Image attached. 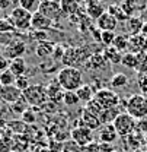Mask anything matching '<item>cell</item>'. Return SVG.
<instances>
[{
  "mask_svg": "<svg viewBox=\"0 0 147 152\" xmlns=\"http://www.w3.org/2000/svg\"><path fill=\"white\" fill-rule=\"evenodd\" d=\"M57 80L64 91L76 92L83 85V72L77 67H63L57 75Z\"/></svg>",
  "mask_w": 147,
  "mask_h": 152,
  "instance_id": "obj_1",
  "label": "cell"
},
{
  "mask_svg": "<svg viewBox=\"0 0 147 152\" xmlns=\"http://www.w3.org/2000/svg\"><path fill=\"white\" fill-rule=\"evenodd\" d=\"M121 64L127 69H134L135 70V66H137V54L134 53H125L122 54V60H121Z\"/></svg>",
  "mask_w": 147,
  "mask_h": 152,
  "instance_id": "obj_28",
  "label": "cell"
},
{
  "mask_svg": "<svg viewBox=\"0 0 147 152\" xmlns=\"http://www.w3.org/2000/svg\"><path fill=\"white\" fill-rule=\"evenodd\" d=\"M63 102L67 107H73V105H77L80 102V99H79V96H77L76 92H73V91H66L64 98H63Z\"/></svg>",
  "mask_w": 147,
  "mask_h": 152,
  "instance_id": "obj_34",
  "label": "cell"
},
{
  "mask_svg": "<svg viewBox=\"0 0 147 152\" xmlns=\"http://www.w3.org/2000/svg\"><path fill=\"white\" fill-rule=\"evenodd\" d=\"M22 95H23L22 91H19L15 85H12V86H1L0 85V101H3L6 104L12 105L13 102L18 101Z\"/></svg>",
  "mask_w": 147,
  "mask_h": 152,
  "instance_id": "obj_13",
  "label": "cell"
},
{
  "mask_svg": "<svg viewBox=\"0 0 147 152\" xmlns=\"http://www.w3.org/2000/svg\"><path fill=\"white\" fill-rule=\"evenodd\" d=\"M137 86H138L141 95L147 94V75H140L137 77Z\"/></svg>",
  "mask_w": 147,
  "mask_h": 152,
  "instance_id": "obj_41",
  "label": "cell"
},
{
  "mask_svg": "<svg viewBox=\"0 0 147 152\" xmlns=\"http://www.w3.org/2000/svg\"><path fill=\"white\" fill-rule=\"evenodd\" d=\"M125 113H128L133 118L143 120L147 118V99L141 94H133L125 101Z\"/></svg>",
  "mask_w": 147,
  "mask_h": 152,
  "instance_id": "obj_2",
  "label": "cell"
},
{
  "mask_svg": "<svg viewBox=\"0 0 147 152\" xmlns=\"http://www.w3.org/2000/svg\"><path fill=\"white\" fill-rule=\"evenodd\" d=\"M96 26H98V29L102 32V31H111V32H114L115 31V28L118 26V20L115 16H112L109 12H105V13H102L99 18L96 19V23H95Z\"/></svg>",
  "mask_w": 147,
  "mask_h": 152,
  "instance_id": "obj_11",
  "label": "cell"
},
{
  "mask_svg": "<svg viewBox=\"0 0 147 152\" xmlns=\"http://www.w3.org/2000/svg\"><path fill=\"white\" fill-rule=\"evenodd\" d=\"M9 66H10V60L4 56V54H0V73L4 72V70H7Z\"/></svg>",
  "mask_w": 147,
  "mask_h": 152,
  "instance_id": "obj_44",
  "label": "cell"
},
{
  "mask_svg": "<svg viewBox=\"0 0 147 152\" xmlns=\"http://www.w3.org/2000/svg\"><path fill=\"white\" fill-rule=\"evenodd\" d=\"M128 50H130V53H134V54L147 53V38L144 35H141V34L130 35Z\"/></svg>",
  "mask_w": 147,
  "mask_h": 152,
  "instance_id": "obj_12",
  "label": "cell"
},
{
  "mask_svg": "<svg viewBox=\"0 0 147 152\" xmlns=\"http://www.w3.org/2000/svg\"><path fill=\"white\" fill-rule=\"evenodd\" d=\"M128 41H130L128 35H124V34H117V37H115V39H114L112 47H115L118 51L128 50Z\"/></svg>",
  "mask_w": 147,
  "mask_h": 152,
  "instance_id": "obj_27",
  "label": "cell"
},
{
  "mask_svg": "<svg viewBox=\"0 0 147 152\" xmlns=\"http://www.w3.org/2000/svg\"><path fill=\"white\" fill-rule=\"evenodd\" d=\"M121 113L118 108H108V110H104L102 114L99 115V120L102 124H112L114 120L118 117V114Z\"/></svg>",
  "mask_w": 147,
  "mask_h": 152,
  "instance_id": "obj_25",
  "label": "cell"
},
{
  "mask_svg": "<svg viewBox=\"0 0 147 152\" xmlns=\"http://www.w3.org/2000/svg\"><path fill=\"white\" fill-rule=\"evenodd\" d=\"M22 94L25 96V99L28 101L29 107H32V108L42 107V105L48 101V98H47V89H45V86L41 85V83L31 85V86H29L26 91H23Z\"/></svg>",
  "mask_w": 147,
  "mask_h": 152,
  "instance_id": "obj_4",
  "label": "cell"
},
{
  "mask_svg": "<svg viewBox=\"0 0 147 152\" xmlns=\"http://www.w3.org/2000/svg\"><path fill=\"white\" fill-rule=\"evenodd\" d=\"M60 6L66 16H74L79 12V3L76 0H60Z\"/></svg>",
  "mask_w": 147,
  "mask_h": 152,
  "instance_id": "obj_23",
  "label": "cell"
},
{
  "mask_svg": "<svg viewBox=\"0 0 147 152\" xmlns=\"http://www.w3.org/2000/svg\"><path fill=\"white\" fill-rule=\"evenodd\" d=\"M141 35H144L147 38V23H144V26H143V31H141Z\"/></svg>",
  "mask_w": 147,
  "mask_h": 152,
  "instance_id": "obj_49",
  "label": "cell"
},
{
  "mask_svg": "<svg viewBox=\"0 0 147 152\" xmlns=\"http://www.w3.org/2000/svg\"><path fill=\"white\" fill-rule=\"evenodd\" d=\"M15 86L18 88L19 91H26L29 86H31V82L28 79V76H20V77H16V82H15Z\"/></svg>",
  "mask_w": 147,
  "mask_h": 152,
  "instance_id": "obj_40",
  "label": "cell"
},
{
  "mask_svg": "<svg viewBox=\"0 0 147 152\" xmlns=\"http://www.w3.org/2000/svg\"><path fill=\"white\" fill-rule=\"evenodd\" d=\"M54 25V22L51 19H48L47 16H44L42 13L35 12L32 13V22H31V28L35 31H47Z\"/></svg>",
  "mask_w": 147,
  "mask_h": 152,
  "instance_id": "obj_16",
  "label": "cell"
},
{
  "mask_svg": "<svg viewBox=\"0 0 147 152\" xmlns=\"http://www.w3.org/2000/svg\"><path fill=\"white\" fill-rule=\"evenodd\" d=\"M85 110H88V111H91L92 114H95V115H98V117H99L105 108H104V107H102V105H101V104H99V102H98L95 98H93L92 101H89V102L86 104Z\"/></svg>",
  "mask_w": 147,
  "mask_h": 152,
  "instance_id": "obj_35",
  "label": "cell"
},
{
  "mask_svg": "<svg viewBox=\"0 0 147 152\" xmlns=\"http://www.w3.org/2000/svg\"><path fill=\"white\" fill-rule=\"evenodd\" d=\"M41 3H47V1H53V0H39Z\"/></svg>",
  "mask_w": 147,
  "mask_h": 152,
  "instance_id": "obj_52",
  "label": "cell"
},
{
  "mask_svg": "<svg viewBox=\"0 0 147 152\" xmlns=\"http://www.w3.org/2000/svg\"><path fill=\"white\" fill-rule=\"evenodd\" d=\"M115 37H117V34H115V32H111V31H102V32H101V38H99V41H101L104 45L111 47V45L114 44Z\"/></svg>",
  "mask_w": 147,
  "mask_h": 152,
  "instance_id": "obj_38",
  "label": "cell"
},
{
  "mask_svg": "<svg viewBox=\"0 0 147 152\" xmlns=\"http://www.w3.org/2000/svg\"><path fill=\"white\" fill-rule=\"evenodd\" d=\"M10 19V22L13 23L15 29L18 31H28L31 28V22H32V13L22 9L20 6L18 7H13L10 15L7 16Z\"/></svg>",
  "mask_w": 147,
  "mask_h": 152,
  "instance_id": "obj_5",
  "label": "cell"
},
{
  "mask_svg": "<svg viewBox=\"0 0 147 152\" xmlns=\"http://www.w3.org/2000/svg\"><path fill=\"white\" fill-rule=\"evenodd\" d=\"M45 89H47V98H48V101H51V102H54V104L63 102V98H64L66 91L63 89V86L58 83L57 79H55V80H51V82L45 86Z\"/></svg>",
  "mask_w": 147,
  "mask_h": 152,
  "instance_id": "obj_10",
  "label": "cell"
},
{
  "mask_svg": "<svg viewBox=\"0 0 147 152\" xmlns=\"http://www.w3.org/2000/svg\"><path fill=\"white\" fill-rule=\"evenodd\" d=\"M101 151L102 152H112V151H115V149L111 146L109 143H102V142H101Z\"/></svg>",
  "mask_w": 147,
  "mask_h": 152,
  "instance_id": "obj_48",
  "label": "cell"
},
{
  "mask_svg": "<svg viewBox=\"0 0 147 152\" xmlns=\"http://www.w3.org/2000/svg\"><path fill=\"white\" fill-rule=\"evenodd\" d=\"M118 133L115 130L114 124H102L99 129V142L102 143H114L118 139Z\"/></svg>",
  "mask_w": 147,
  "mask_h": 152,
  "instance_id": "obj_17",
  "label": "cell"
},
{
  "mask_svg": "<svg viewBox=\"0 0 147 152\" xmlns=\"http://www.w3.org/2000/svg\"><path fill=\"white\" fill-rule=\"evenodd\" d=\"M76 94L79 96V99H80V102H85V104H88L89 101H92L93 98H95V91H93V88L91 85H88V83H83L77 91H76Z\"/></svg>",
  "mask_w": 147,
  "mask_h": 152,
  "instance_id": "obj_22",
  "label": "cell"
},
{
  "mask_svg": "<svg viewBox=\"0 0 147 152\" xmlns=\"http://www.w3.org/2000/svg\"><path fill=\"white\" fill-rule=\"evenodd\" d=\"M10 1H12V4H13L15 7H18L19 3H20V0H10Z\"/></svg>",
  "mask_w": 147,
  "mask_h": 152,
  "instance_id": "obj_50",
  "label": "cell"
},
{
  "mask_svg": "<svg viewBox=\"0 0 147 152\" xmlns=\"http://www.w3.org/2000/svg\"><path fill=\"white\" fill-rule=\"evenodd\" d=\"M39 13H42L44 16H47L48 19H51L53 22H57L63 18V10H61V6H60V0H53V1H47V3H41L39 4V9H38Z\"/></svg>",
  "mask_w": 147,
  "mask_h": 152,
  "instance_id": "obj_8",
  "label": "cell"
},
{
  "mask_svg": "<svg viewBox=\"0 0 147 152\" xmlns=\"http://www.w3.org/2000/svg\"><path fill=\"white\" fill-rule=\"evenodd\" d=\"M85 149H86V152H102L101 151V142H99V140H93V142H91Z\"/></svg>",
  "mask_w": 147,
  "mask_h": 152,
  "instance_id": "obj_43",
  "label": "cell"
},
{
  "mask_svg": "<svg viewBox=\"0 0 147 152\" xmlns=\"http://www.w3.org/2000/svg\"><path fill=\"white\" fill-rule=\"evenodd\" d=\"M143 146L146 148V151H147V133L144 134V143H143Z\"/></svg>",
  "mask_w": 147,
  "mask_h": 152,
  "instance_id": "obj_51",
  "label": "cell"
},
{
  "mask_svg": "<svg viewBox=\"0 0 147 152\" xmlns=\"http://www.w3.org/2000/svg\"><path fill=\"white\" fill-rule=\"evenodd\" d=\"M112 152H119V151H112Z\"/></svg>",
  "mask_w": 147,
  "mask_h": 152,
  "instance_id": "obj_55",
  "label": "cell"
},
{
  "mask_svg": "<svg viewBox=\"0 0 147 152\" xmlns=\"http://www.w3.org/2000/svg\"><path fill=\"white\" fill-rule=\"evenodd\" d=\"M79 124L86 126V127H88V129H91V130H96V129L99 130V129H101V126H102V123H101L99 117H98V115H95V114H92L91 111H88V110H85V108H83V111H82V117H80Z\"/></svg>",
  "mask_w": 147,
  "mask_h": 152,
  "instance_id": "obj_15",
  "label": "cell"
},
{
  "mask_svg": "<svg viewBox=\"0 0 147 152\" xmlns=\"http://www.w3.org/2000/svg\"><path fill=\"white\" fill-rule=\"evenodd\" d=\"M102 54L104 57L106 58V61L111 63V64H119L121 63V60H122V54H121V51H118L115 47H105L104 50H102Z\"/></svg>",
  "mask_w": 147,
  "mask_h": 152,
  "instance_id": "obj_21",
  "label": "cell"
},
{
  "mask_svg": "<svg viewBox=\"0 0 147 152\" xmlns=\"http://www.w3.org/2000/svg\"><path fill=\"white\" fill-rule=\"evenodd\" d=\"M0 107H1V105H0Z\"/></svg>",
  "mask_w": 147,
  "mask_h": 152,
  "instance_id": "obj_57",
  "label": "cell"
},
{
  "mask_svg": "<svg viewBox=\"0 0 147 152\" xmlns=\"http://www.w3.org/2000/svg\"><path fill=\"white\" fill-rule=\"evenodd\" d=\"M106 12H109L112 16H115L117 18V20H119V19H122V20H128V15L122 10V7L121 6H115V4H112V6H109L108 7V10Z\"/></svg>",
  "mask_w": 147,
  "mask_h": 152,
  "instance_id": "obj_33",
  "label": "cell"
},
{
  "mask_svg": "<svg viewBox=\"0 0 147 152\" xmlns=\"http://www.w3.org/2000/svg\"><path fill=\"white\" fill-rule=\"evenodd\" d=\"M13 151V139L10 136H1L0 139V152Z\"/></svg>",
  "mask_w": 147,
  "mask_h": 152,
  "instance_id": "obj_36",
  "label": "cell"
},
{
  "mask_svg": "<svg viewBox=\"0 0 147 152\" xmlns=\"http://www.w3.org/2000/svg\"><path fill=\"white\" fill-rule=\"evenodd\" d=\"M137 132L140 133H147V118H143V120H138L137 121Z\"/></svg>",
  "mask_w": 147,
  "mask_h": 152,
  "instance_id": "obj_45",
  "label": "cell"
},
{
  "mask_svg": "<svg viewBox=\"0 0 147 152\" xmlns=\"http://www.w3.org/2000/svg\"><path fill=\"white\" fill-rule=\"evenodd\" d=\"M127 83H128V76L124 75V73H115L111 77V86L112 88H121V86H125Z\"/></svg>",
  "mask_w": 147,
  "mask_h": 152,
  "instance_id": "obj_30",
  "label": "cell"
},
{
  "mask_svg": "<svg viewBox=\"0 0 147 152\" xmlns=\"http://www.w3.org/2000/svg\"><path fill=\"white\" fill-rule=\"evenodd\" d=\"M64 53H66V48H64L63 45H55L54 47V53H53L54 60H61L63 56H64Z\"/></svg>",
  "mask_w": 147,
  "mask_h": 152,
  "instance_id": "obj_42",
  "label": "cell"
},
{
  "mask_svg": "<svg viewBox=\"0 0 147 152\" xmlns=\"http://www.w3.org/2000/svg\"><path fill=\"white\" fill-rule=\"evenodd\" d=\"M32 38L39 39V41H48V39H47V32H45V31H35V29H34Z\"/></svg>",
  "mask_w": 147,
  "mask_h": 152,
  "instance_id": "obj_46",
  "label": "cell"
},
{
  "mask_svg": "<svg viewBox=\"0 0 147 152\" xmlns=\"http://www.w3.org/2000/svg\"><path fill=\"white\" fill-rule=\"evenodd\" d=\"M9 70L16 76V77L25 76L26 70H28V66H26V61L23 60V57H20V58H15V60H10Z\"/></svg>",
  "mask_w": 147,
  "mask_h": 152,
  "instance_id": "obj_20",
  "label": "cell"
},
{
  "mask_svg": "<svg viewBox=\"0 0 147 152\" xmlns=\"http://www.w3.org/2000/svg\"><path fill=\"white\" fill-rule=\"evenodd\" d=\"M114 127L121 137H128L133 133L137 132V120L133 118L128 113H119L118 117L114 120Z\"/></svg>",
  "mask_w": 147,
  "mask_h": 152,
  "instance_id": "obj_3",
  "label": "cell"
},
{
  "mask_svg": "<svg viewBox=\"0 0 147 152\" xmlns=\"http://www.w3.org/2000/svg\"><path fill=\"white\" fill-rule=\"evenodd\" d=\"M135 70L140 75H147V53L137 54V66Z\"/></svg>",
  "mask_w": 147,
  "mask_h": 152,
  "instance_id": "obj_32",
  "label": "cell"
},
{
  "mask_svg": "<svg viewBox=\"0 0 147 152\" xmlns=\"http://www.w3.org/2000/svg\"><path fill=\"white\" fill-rule=\"evenodd\" d=\"M39 4H41L39 0H20V3H19V6H20L22 9H25V10L31 12V13L38 12Z\"/></svg>",
  "mask_w": 147,
  "mask_h": 152,
  "instance_id": "obj_31",
  "label": "cell"
},
{
  "mask_svg": "<svg viewBox=\"0 0 147 152\" xmlns=\"http://www.w3.org/2000/svg\"><path fill=\"white\" fill-rule=\"evenodd\" d=\"M76 1H77V3H79V4H80V3H85V1H86V0H76Z\"/></svg>",
  "mask_w": 147,
  "mask_h": 152,
  "instance_id": "obj_53",
  "label": "cell"
},
{
  "mask_svg": "<svg viewBox=\"0 0 147 152\" xmlns=\"http://www.w3.org/2000/svg\"><path fill=\"white\" fill-rule=\"evenodd\" d=\"M26 53V44L19 39V38H13L6 47H4V56L9 60H15V58H20Z\"/></svg>",
  "mask_w": 147,
  "mask_h": 152,
  "instance_id": "obj_9",
  "label": "cell"
},
{
  "mask_svg": "<svg viewBox=\"0 0 147 152\" xmlns=\"http://www.w3.org/2000/svg\"><path fill=\"white\" fill-rule=\"evenodd\" d=\"M85 12L88 13L89 18H92L93 20L99 18L102 13H105V7L102 4L101 0H86L85 1Z\"/></svg>",
  "mask_w": 147,
  "mask_h": 152,
  "instance_id": "obj_14",
  "label": "cell"
},
{
  "mask_svg": "<svg viewBox=\"0 0 147 152\" xmlns=\"http://www.w3.org/2000/svg\"><path fill=\"white\" fill-rule=\"evenodd\" d=\"M16 82V76L13 75L9 69L0 73V85L1 86H12Z\"/></svg>",
  "mask_w": 147,
  "mask_h": 152,
  "instance_id": "obj_29",
  "label": "cell"
},
{
  "mask_svg": "<svg viewBox=\"0 0 147 152\" xmlns=\"http://www.w3.org/2000/svg\"><path fill=\"white\" fill-rule=\"evenodd\" d=\"M95 99L105 108H118V105L121 104V98L117 92H114L112 89H99L95 94Z\"/></svg>",
  "mask_w": 147,
  "mask_h": 152,
  "instance_id": "obj_6",
  "label": "cell"
},
{
  "mask_svg": "<svg viewBox=\"0 0 147 152\" xmlns=\"http://www.w3.org/2000/svg\"><path fill=\"white\" fill-rule=\"evenodd\" d=\"M89 70H102V69H105L106 66H108V61H106V58L104 57L102 53H95L88 61H86V64H85Z\"/></svg>",
  "mask_w": 147,
  "mask_h": 152,
  "instance_id": "obj_18",
  "label": "cell"
},
{
  "mask_svg": "<svg viewBox=\"0 0 147 152\" xmlns=\"http://www.w3.org/2000/svg\"><path fill=\"white\" fill-rule=\"evenodd\" d=\"M127 26L130 29V34L131 35H137V34H141L143 31V26H144V22L141 18H137V16H130L127 20Z\"/></svg>",
  "mask_w": 147,
  "mask_h": 152,
  "instance_id": "obj_24",
  "label": "cell"
},
{
  "mask_svg": "<svg viewBox=\"0 0 147 152\" xmlns=\"http://www.w3.org/2000/svg\"><path fill=\"white\" fill-rule=\"evenodd\" d=\"M28 108H29V104H28V101L25 99V96H23V95L19 98L16 102H13V104L10 105V110H12L15 114H19V115H22V114L25 113Z\"/></svg>",
  "mask_w": 147,
  "mask_h": 152,
  "instance_id": "obj_26",
  "label": "cell"
},
{
  "mask_svg": "<svg viewBox=\"0 0 147 152\" xmlns=\"http://www.w3.org/2000/svg\"><path fill=\"white\" fill-rule=\"evenodd\" d=\"M70 136H72V142H74L80 148H86L91 142H93V130L88 129L86 126H82V124L72 129Z\"/></svg>",
  "mask_w": 147,
  "mask_h": 152,
  "instance_id": "obj_7",
  "label": "cell"
},
{
  "mask_svg": "<svg viewBox=\"0 0 147 152\" xmlns=\"http://www.w3.org/2000/svg\"><path fill=\"white\" fill-rule=\"evenodd\" d=\"M12 152H16V151H12Z\"/></svg>",
  "mask_w": 147,
  "mask_h": 152,
  "instance_id": "obj_56",
  "label": "cell"
},
{
  "mask_svg": "<svg viewBox=\"0 0 147 152\" xmlns=\"http://www.w3.org/2000/svg\"><path fill=\"white\" fill-rule=\"evenodd\" d=\"M20 117H22V121H23L25 124H32V123H35V121H37V113H35V108L29 107V108L22 114Z\"/></svg>",
  "mask_w": 147,
  "mask_h": 152,
  "instance_id": "obj_37",
  "label": "cell"
},
{
  "mask_svg": "<svg viewBox=\"0 0 147 152\" xmlns=\"http://www.w3.org/2000/svg\"><path fill=\"white\" fill-rule=\"evenodd\" d=\"M10 6H12V1L10 0H0V12L7 10Z\"/></svg>",
  "mask_w": 147,
  "mask_h": 152,
  "instance_id": "obj_47",
  "label": "cell"
},
{
  "mask_svg": "<svg viewBox=\"0 0 147 152\" xmlns=\"http://www.w3.org/2000/svg\"><path fill=\"white\" fill-rule=\"evenodd\" d=\"M144 96H146V99H147V94H146V95H144Z\"/></svg>",
  "mask_w": 147,
  "mask_h": 152,
  "instance_id": "obj_54",
  "label": "cell"
},
{
  "mask_svg": "<svg viewBox=\"0 0 147 152\" xmlns=\"http://www.w3.org/2000/svg\"><path fill=\"white\" fill-rule=\"evenodd\" d=\"M13 31H15V26L10 22V19H0V34H7V32H13Z\"/></svg>",
  "mask_w": 147,
  "mask_h": 152,
  "instance_id": "obj_39",
  "label": "cell"
},
{
  "mask_svg": "<svg viewBox=\"0 0 147 152\" xmlns=\"http://www.w3.org/2000/svg\"><path fill=\"white\" fill-rule=\"evenodd\" d=\"M54 47L55 45L50 41H39L37 48H35V53L39 58H48V57H53Z\"/></svg>",
  "mask_w": 147,
  "mask_h": 152,
  "instance_id": "obj_19",
  "label": "cell"
}]
</instances>
